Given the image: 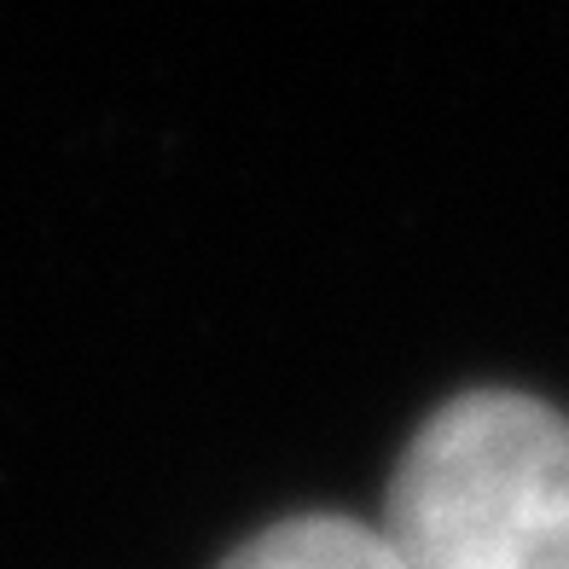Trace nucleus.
I'll list each match as a JSON object with an SVG mask.
<instances>
[{"instance_id":"1","label":"nucleus","mask_w":569,"mask_h":569,"mask_svg":"<svg viewBox=\"0 0 569 569\" xmlns=\"http://www.w3.org/2000/svg\"><path fill=\"white\" fill-rule=\"evenodd\" d=\"M383 540L401 569H569V419L477 390L407 442Z\"/></svg>"},{"instance_id":"2","label":"nucleus","mask_w":569,"mask_h":569,"mask_svg":"<svg viewBox=\"0 0 569 569\" xmlns=\"http://www.w3.org/2000/svg\"><path fill=\"white\" fill-rule=\"evenodd\" d=\"M221 569H401L383 529H367L355 517H291L268 535L239 547Z\"/></svg>"}]
</instances>
